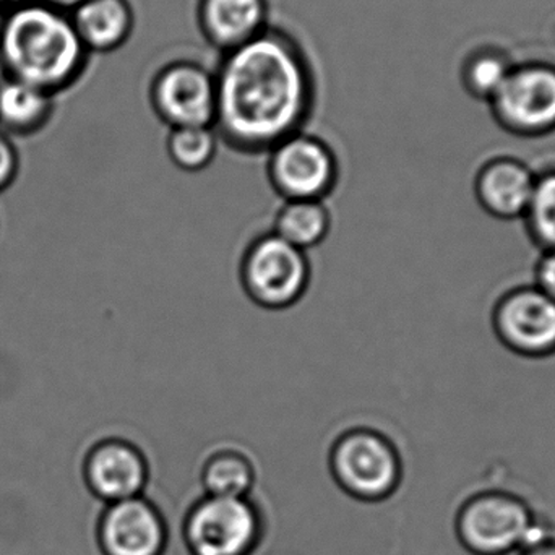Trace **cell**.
I'll return each instance as SVG.
<instances>
[{"label": "cell", "instance_id": "6da1fadb", "mask_svg": "<svg viewBox=\"0 0 555 555\" xmlns=\"http://www.w3.org/2000/svg\"><path fill=\"white\" fill-rule=\"evenodd\" d=\"M215 80L214 127L234 152H270L302 132L315 107V74L306 51L272 25L254 41L224 52Z\"/></svg>", "mask_w": 555, "mask_h": 555}, {"label": "cell", "instance_id": "7a4b0ae2", "mask_svg": "<svg viewBox=\"0 0 555 555\" xmlns=\"http://www.w3.org/2000/svg\"><path fill=\"white\" fill-rule=\"evenodd\" d=\"M2 49L18 80L42 90L64 83L78 70L85 46L74 23L42 7H28L7 23Z\"/></svg>", "mask_w": 555, "mask_h": 555}, {"label": "cell", "instance_id": "3957f363", "mask_svg": "<svg viewBox=\"0 0 555 555\" xmlns=\"http://www.w3.org/2000/svg\"><path fill=\"white\" fill-rule=\"evenodd\" d=\"M455 534L466 553L511 555L547 537L533 508L514 492L486 489L469 495L455 515Z\"/></svg>", "mask_w": 555, "mask_h": 555}, {"label": "cell", "instance_id": "277c9868", "mask_svg": "<svg viewBox=\"0 0 555 555\" xmlns=\"http://www.w3.org/2000/svg\"><path fill=\"white\" fill-rule=\"evenodd\" d=\"M328 469L346 495L364 504L387 501L403 481V460L397 446L369 427L346 430L333 442Z\"/></svg>", "mask_w": 555, "mask_h": 555}, {"label": "cell", "instance_id": "5b68a950", "mask_svg": "<svg viewBox=\"0 0 555 555\" xmlns=\"http://www.w3.org/2000/svg\"><path fill=\"white\" fill-rule=\"evenodd\" d=\"M267 533L262 507L250 498L202 495L182 517L188 555H254Z\"/></svg>", "mask_w": 555, "mask_h": 555}, {"label": "cell", "instance_id": "8992f818", "mask_svg": "<svg viewBox=\"0 0 555 555\" xmlns=\"http://www.w3.org/2000/svg\"><path fill=\"white\" fill-rule=\"evenodd\" d=\"M241 284L256 306L284 310L299 302L310 283V263L304 250L275 233L257 237L241 260Z\"/></svg>", "mask_w": 555, "mask_h": 555}, {"label": "cell", "instance_id": "52a82bcc", "mask_svg": "<svg viewBox=\"0 0 555 555\" xmlns=\"http://www.w3.org/2000/svg\"><path fill=\"white\" fill-rule=\"evenodd\" d=\"M495 122L521 139L555 132V67L543 62L514 65L491 100Z\"/></svg>", "mask_w": 555, "mask_h": 555}, {"label": "cell", "instance_id": "ba28073f", "mask_svg": "<svg viewBox=\"0 0 555 555\" xmlns=\"http://www.w3.org/2000/svg\"><path fill=\"white\" fill-rule=\"evenodd\" d=\"M269 181L287 201H325L339 178L338 159L328 143L297 132L270 150Z\"/></svg>", "mask_w": 555, "mask_h": 555}, {"label": "cell", "instance_id": "9c48e42d", "mask_svg": "<svg viewBox=\"0 0 555 555\" xmlns=\"http://www.w3.org/2000/svg\"><path fill=\"white\" fill-rule=\"evenodd\" d=\"M492 332L502 346L525 359L555 354V300L537 284L502 293L492 306Z\"/></svg>", "mask_w": 555, "mask_h": 555}, {"label": "cell", "instance_id": "30bf717a", "mask_svg": "<svg viewBox=\"0 0 555 555\" xmlns=\"http://www.w3.org/2000/svg\"><path fill=\"white\" fill-rule=\"evenodd\" d=\"M150 101L156 116L171 129L214 127L217 119L215 74L194 61L171 62L153 78Z\"/></svg>", "mask_w": 555, "mask_h": 555}, {"label": "cell", "instance_id": "8fae6325", "mask_svg": "<svg viewBox=\"0 0 555 555\" xmlns=\"http://www.w3.org/2000/svg\"><path fill=\"white\" fill-rule=\"evenodd\" d=\"M100 555H165L169 527L162 508L146 498L103 505L94 521Z\"/></svg>", "mask_w": 555, "mask_h": 555}, {"label": "cell", "instance_id": "7c38bea8", "mask_svg": "<svg viewBox=\"0 0 555 555\" xmlns=\"http://www.w3.org/2000/svg\"><path fill=\"white\" fill-rule=\"evenodd\" d=\"M81 478L91 498L100 504L139 498L149 486V460L135 443L111 437L88 450L81 463Z\"/></svg>", "mask_w": 555, "mask_h": 555}, {"label": "cell", "instance_id": "4fadbf2b", "mask_svg": "<svg viewBox=\"0 0 555 555\" xmlns=\"http://www.w3.org/2000/svg\"><path fill=\"white\" fill-rule=\"evenodd\" d=\"M537 172L524 159L494 156L476 171L473 181L476 202L495 220H524L537 185Z\"/></svg>", "mask_w": 555, "mask_h": 555}, {"label": "cell", "instance_id": "5bb4252c", "mask_svg": "<svg viewBox=\"0 0 555 555\" xmlns=\"http://www.w3.org/2000/svg\"><path fill=\"white\" fill-rule=\"evenodd\" d=\"M269 0H198L202 35L218 51L230 52L269 28Z\"/></svg>", "mask_w": 555, "mask_h": 555}, {"label": "cell", "instance_id": "9a60e30c", "mask_svg": "<svg viewBox=\"0 0 555 555\" xmlns=\"http://www.w3.org/2000/svg\"><path fill=\"white\" fill-rule=\"evenodd\" d=\"M133 22L129 0H88L77 7L74 26L83 46L107 52L120 48L130 38Z\"/></svg>", "mask_w": 555, "mask_h": 555}, {"label": "cell", "instance_id": "2e32d148", "mask_svg": "<svg viewBox=\"0 0 555 555\" xmlns=\"http://www.w3.org/2000/svg\"><path fill=\"white\" fill-rule=\"evenodd\" d=\"M256 481V466L241 450H215L201 466V486L205 495L250 498Z\"/></svg>", "mask_w": 555, "mask_h": 555}, {"label": "cell", "instance_id": "e0dca14e", "mask_svg": "<svg viewBox=\"0 0 555 555\" xmlns=\"http://www.w3.org/2000/svg\"><path fill=\"white\" fill-rule=\"evenodd\" d=\"M330 228L332 217L323 201H287L278 211L272 233L306 253L326 240Z\"/></svg>", "mask_w": 555, "mask_h": 555}, {"label": "cell", "instance_id": "ac0fdd59", "mask_svg": "<svg viewBox=\"0 0 555 555\" xmlns=\"http://www.w3.org/2000/svg\"><path fill=\"white\" fill-rule=\"evenodd\" d=\"M218 143L220 137L215 127H178L169 132L166 150L176 168L198 172L214 163Z\"/></svg>", "mask_w": 555, "mask_h": 555}, {"label": "cell", "instance_id": "d6986e66", "mask_svg": "<svg viewBox=\"0 0 555 555\" xmlns=\"http://www.w3.org/2000/svg\"><path fill=\"white\" fill-rule=\"evenodd\" d=\"M48 113V98L41 88L25 81H12L0 90V120L9 129L26 132L35 129Z\"/></svg>", "mask_w": 555, "mask_h": 555}, {"label": "cell", "instance_id": "ffe728a7", "mask_svg": "<svg viewBox=\"0 0 555 555\" xmlns=\"http://www.w3.org/2000/svg\"><path fill=\"white\" fill-rule=\"evenodd\" d=\"M524 221L534 246L555 250V168L537 172V185Z\"/></svg>", "mask_w": 555, "mask_h": 555}, {"label": "cell", "instance_id": "44dd1931", "mask_svg": "<svg viewBox=\"0 0 555 555\" xmlns=\"http://www.w3.org/2000/svg\"><path fill=\"white\" fill-rule=\"evenodd\" d=\"M512 67L514 65L501 52L482 49L466 59L462 72L463 85L473 98L491 103L507 80Z\"/></svg>", "mask_w": 555, "mask_h": 555}, {"label": "cell", "instance_id": "7402d4cb", "mask_svg": "<svg viewBox=\"0 0 555 555\" xmlns=\"http://www.w3.org/2000/svg\"><path fill=\"white\" fill-rule=\"evenodd\" d=\"M533 284L555 300V250H541L540 259L534 266Z\"/></svg>", "mask_w": 555, "mask_h": 555}, {"label": "cell", "instance_id": "603a6c76", "mask_svg": "<svg viewBox=\"0 0 555 555\" xmlns=\"http://www.w3.org/2000/svg\"><path fill=\"white\" fill-rule=\"evenodd\" d=\"M18 159H16L15 150L0 137V192L5 191L16 176Z\"/></svg>", "mask_w": 555, "mask_h": 555}, {"label": "cell", "instance_id": "cb8c5ba5", "mask_svg": "<svg viewBox=\"0 0 555 555\" xmlns=\"http://www.w3.org/2000/svg\"><path fill=\"white\" fill-rule=\"evenodd\" d=\"M517 555H555V538L550 533L540 541L528 544Z\"/></svg>", "mask_w": 555, "mask_h": 555}, {"label": "cell", "instance_id": "d4e9b609", "mask_svg": "<svg viewBox=\"0 0 555 555\" xmlns=\"http://www.w3.org/2000/svg\"><path fill=\"white\" fill-rule=\"evenodd\" d=\"M51 2L57 3V5L62 7H80L81 3L88 2V0H51Z\"/></svg>", "mask_w": 555, "mask_h": 555}]
</instances>
